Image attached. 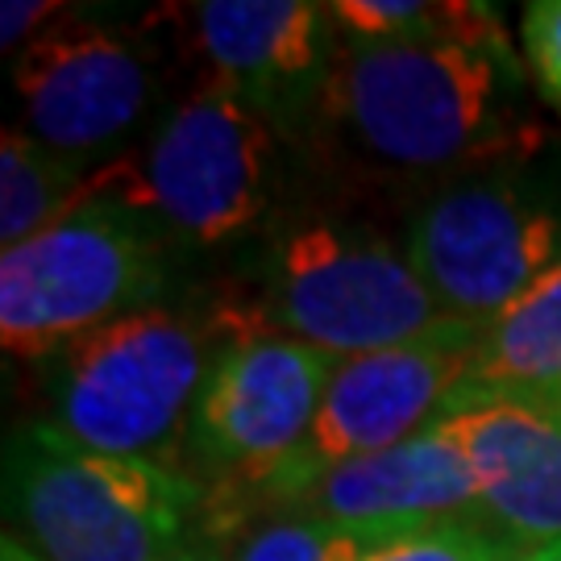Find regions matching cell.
Masks as SVG:
<instances>
[{
  "label": "cell",
  "mask_w": 561,
  "mask_h": 561,
  "mask_svg": "<svg viewBox=\"0 0 561 561\" xmlns=\"http://www.w3.org/2000/svg\"><path fill=\"white\" fill-rule=\"evenodd\" d=\"M254 507H296L324 524L387 541L424 524L479 520V491L466 458L428 428L396 449L337 461Z\"/></svg>",
  "instance_id": "13"
},
{
  "label": "cell",
  "mask_w": 561,
  "mask_h": 561,
  "mask_svg": "<svg viewBox=\"0 0 561 561\" xmlns=\"http://www.w3.org/2000/svg\"><path fill=\"white\" fill-rule=\"evenodd\" d=\"M204 486L180 466L113 458L42 421L4 445V516L42 561H167L187 549Z\"/></svg>",
  "instance_id": "5"
},
{
  "label": "cell",
  "mask_w": 561,
  "mask_h": 561,
  "mask_svg": "<svg viewBox=\"0 0 561 561\" xmlns=\"http://www.w3.org/2000/svg\"><path fill=\"white\" fill-rule=\"evenodd\" d=\"M520 561H561V541L553 545H541V549H528Z\"/></svg>",
  "instance_id": "23"
},
{
  "label": "cell",
  "mask_w": 561,
  "mask_h": 561,
  "mask_svg": "<svg viewBox=\"0 0 561 561\" xmlns=\"http://www.w3.org/2000/svg\"><path fill=\"white\" fill-rule=\"evenodd\" d=\"M25 134L92 167L113 162L159 101V46L146 30L59 18L13 62Z\"/></svg>",
  "instance_id": "9"
},
{
  "label": "cell",
  "mask_w": 561,
  "mask_h": 561,
  "mask_svg": "<svg viewBox=\"0 0 561 561\" xmlns=\"http://www.w3.org/2000/svg\"><path fill=\"white\" fill-rule=\"evenodd\" d=\"M524 549L482 520L424 524L375 541L358 561H520Z\"/></svg>",
  "instance_id": "18"
},
{
  "label": "cell",
  "mask_w": 561,
  "mask_h": 561,
  "mask_svg": "<svg viewBox=\"0 0 561 561\" xmlns=\"http://www.w3.org/2000/svg\"><path fill=\"white\" fill-rule=\"evenodd\" d=\"M474 337H479V329L458 324L437 337L337 358L333 379L324 387L321 412H317L304 445L279 470L245 482V486H233L238 512L262 500H275L283 491H291L296 482L312 479L337 461L382 454V449H396V445L428 433L470 379Z\"/></svg>",
  "instance_id": "8"
},
{
  "label": "cell",
  "mask_w": 561,
  "mask_h": 561,
  "mask_svg": "<svg viewBox=\"0 0 561 561\" xmlns=\"http://www.w3.org/2000/svg\"><path fill=\"white\" fill-rule=\"evenodd\" d=\"M0 561H42L30 545L13 537V533H4V541H0Z\"/></svg>",
  "instance_id": "21"
},
{
  "label": "cell",
  "mask_w": 561,
  "mask_h": 561,
  "mask_svg": "<svg viewBox=\"0 0 561 561\" xmlns=\"http://www.w3.org/2000/svg\"><path fill=\"white\" fill-rule=\"evenodd\" d=\"M175 245L113 201H80L62 221L0 254L4 358L46 362L62 345L162 300Z\"/></svg>",
  "instance_id": "6"
},
{
  "label": "cell",
  "mask_w": 561,
  "mask_h": 561,
  "mask_svg": "<svg viewBox=\"0 0 561 561\" xmlns=\"http://www.w3.org/2000/svg\"><path fill=\"white\" fill-rule=\"evenodd\" d=\"M238 533L225 545V561H358L375 537L324 524L296 507H254L233 516Z\"/></svg>",
  "instance_id": "17"
},
{
  "label": "cell",
  "mask_w": 561,
  "mask_h": 561,
  "mask_svg": "<svg viewBox=\"0 0 561 561\" xmlns=\"http://www.w3.org/2000/svg\"><path fill=\"white\" fill-rule=\"evenodd\" d=\"M337 358L283 333L245 329L221 350L192 416L187 458L229 486L279 470L317 421Z\"/></svg>",
  "instance_id": "10"
},
{
  "label": "cell",
  "mask_w": 561,
  "mask_h": 561,
  "mask_svg": "<svg viewBox=\"0 0 561 561\" xmlns=\"http://www.w3.org/2000/svg\"><path fill=\"white\" fill-rule=\"evenodd\" d=\"M59 13H67L62 0H4L0 4V50L21 55L30 42L59 21Z\"/></svg>",
  "instance_id": "20"
},
{
  "label": "cell",
  "mask_w": 561,
  "mask_h": 561,
  "mask_svg": "<svg viewBox=\"0 0 561 561\" xmlns=\"http://www.w3.org/2000/svg\"><path fill=\"white\" fill-rule=\"evenodd\" d=\"M479 491V520L528 549L561 541V396L466 391L433 424Z\"/></svg>",
  "instance_id": "12"
},
{
  "label": "cell",
  "mask_w": 561,
  "mask_h": 561,
  "mask_svg": "<svg viewBox=\"0 0 561 561\" xmlns=\"http://www.w3.org/2000/svg\"><path fill=\"white\" fill-rule=\"evenodd\" d=\"M466 391L561 396V262L479 329Z\"/></svg>",
  "instance_id": "14"
},
{
  "label": "cell",
  "mask_w": 561,
  "mask_h": 561,
  "mask_svg": "<svg viewBox=\"0 0 561 561\" xmlns=\"http://www.w3.org/2000/svg\"><path fill=\"white\" fill-rule=\"evenodd\" d=\"M154 21L180 34L204 83L229 88L291 134L317 125L324 83L337 59V21L317 0H201L171 4Z\"/></svg>",
  "instance_id": "11"
},
{
  "label": "cell",
  "mask_w": 561,
  "mask_h": 561,
  "mask_svg": "<svg viewBox=\"0 0 561 561\" xmlns=\"http://www.w3.org/2000/svg\"><path fill=\"white\" fill-rule=\"evenodd\" d=\"M96 167L50 150L25 129L0 134V250L38 238L42 229L80 208Z\"/></svg>",
  "instance_id": "15"
},
{
  "label": "cell",
  "mask_w": 561,
  "mask_h": 561,
  "mask_svg": "<svg viewBox=\"0 0 561 561\" xmlns=\"http://www.w3.org/2000/svg\"><path fill=\"white\" fill-rule=\"evenodd\" d=\"M283 134L229 88L201 83L125 154L92 171L83 201H113L175 250H217L271 221Z\"/></svg>",
  "instance_id": "4"
},
{
  "label": "cell",
  "mask_w": 561,
  "mask_h": 561,
  "mask_svg": "<svg viewBox=\"0 0 561 561\" xmlns=\"http://www.w3.org/2000/svg\"><path fill=\"white\" fill-rule=\"evenodd\" d=\"M345 42H512L495 4L479 0H337Z\"/></svg>",
  "instance_id": "16"
},
{
  "label": "cell",
  "mask_w": 561,
  "mask_h": 561,
  "mask_svg": "<svg viewBox=\"0 0 561 561\" xmlns=\"http://www.w3.org/2000/svg\"><path fill=\"white\" fill-rule=\"evenodd\" d=\"M245 304L262 333L308 341L333 358L458 329L416 275L403 241L341 213H296L266 225L254 300Z\"/></svg>",
  "instance_id": "3"
},
{
  "label": "cell",
  "mask_w": 561,
  "mask_h": 561,
  "mask_svg": "<svg viewBox=\"0 0 561 561\" xmlns=\"http://www.w3.org/2000/svg\"><path fill=\"white\" fill-rule=\"evenodd\" d=\"M245 329H259L245 300H217L208 312L167 300L138 308L38 362L42 424L96 454L175 466L204 382Z\"/></svg>",
  "instance_id": "2"
},
{
  "label": "cell",
  "mask_w": 561,
  "mask_h": 561,
  "mask_svg": "<svg viewBox=\"0 0 561 561\" xmlns=\"http://www.w3.org/2000/svg\"><path fill=\"white\" fill-rule=\"evenodd\" d=\"M167 561H225V558L217 553V549H192V545H187V549H180V553H171Z\"/></svg>",
  "instance_id": "22"
},
{
  "label": "cell",
  "mask_w": 561,
  "mask_h": 561,
  "mask_svg": "<svg viewBox=\"0 0 561 561\" xmlns=\"http://www.w3.org/2000/svg\"><path fill=\"white\" fill-rule=\"evenodd\" d=\"M403 250L454 321L486 329L561 262V196L516 167L442 183L403 221Z\"/></svg>",
  "instance_id": "7"
},
{
  "label": "cell",
  "mask_w": 561,
  "mask_h": 561,
  "mask_svg": "<svg viewBox=\"0 0 561 561\" xmlns=\"http://www.w3.org/2000/svg\"><path fill=\"white\" fill-rule=\"evenodd\" d=\"M317 125L382 180H466L541 146L512 42H337Z\"/></svg>",
  "instance_id": "1"
},
{
  "label": "cell",
  "mask_w": 561,
  "mask_h": 561,
  "mask_svg": "<svg viewBox=\"0 0 561 561\" xmlns=\"http://www.w3.org/2000/svg\"><path fill=\"white\" fill-rule=\"evenodd\" d=\"M520 46L537 92L561 117V0H533V4H524Z\"/></svg>",
  "instance_id": "19"
}]
</instances>
